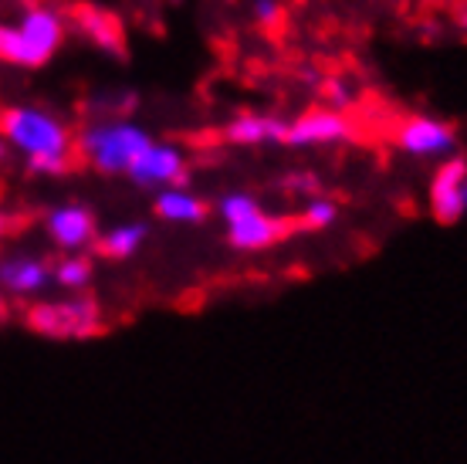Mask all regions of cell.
Listing matches in <instances>:
<instances>
[{"label":"cell","instance_id":"obj_1","mask_svg":"<svg viewBox=\"0 0 467 464\" xmlns=\"http://www.w3.org/2000/svg\"><path fill=\"white\" fill-rule=\"evenodd\" d=\"M0 132L35 174L58 176L68 170L71 132L58 116L35 109V105H14L0 116Z\"/></svg>","mask_w":467,"mask_h":464},{"label":"cell","instance_id":"obj_2","mask_svg":"<svg viewBox=\"0 0 467 464\" xmlns=\"http://www.w3.org/2000/svg\"><path fill=\"white\" fill-rule=\"evenodd\" d=\"M150 132L129 119H102L82 132L78 150L99 174H129V166L136 163L146 146H150Z\"/></svg>","mask_w":467,"mask_h":464},{"label":"cell","instance_id":"obj_3","mask_svg":"<svg viewBox=\"0 0 467 464\" xmlns=\"http://www.w3.org/2000/svg\"><path fill=\"white\" fill-rule=\"evenodd\" d=\"M27 325L47 339H92L102 332V315L92 299L37 302L27 312Z\"/></svg>","mask_w":467,"mask_h":464},{"label":"cell","instance_id":"obj_4","mask_svg":"<svg viewBox=\"0 0 467 464\" xmlns=\"http://www.w3.org/2000/svg\"><path fill=\"white\" fill-rule=\"evenodd\" d=\"M129 180L142 190H166L187 184V156L173 142H150L129 166Z\"/></svg>","mask_w":467,"mask_h":464},{"label":"cell","instance_id":"obj_5","mask_svg":"<svg viewBox=\"0 0 467 464\" xmlns=\"http://www.w3.org/2000/svg\"><path fill=\"white\" fill-rule=\"evenodd\" d=\"M464 176L467 160L464 156H447L431 176V210L441 224H457L467 214L464 204Z\"/></svg>","mask_w":467,"mask_h":464},{"label":"cell","instance_id":"obj_6","mask_svg":"<svg viewBox=\"0 0 467 464\" xmlns=\"http://www.w3.org/2000/svg\"><path fill=\"white\" fill-rule=\"evenodd\" d=\"M400 150L417 160H447L454 156V129L441 122V119H407L397 132Z\"/></svg>","mask_w":467,"mask_h":464},{"label":"cell","instance_id":"obj_7","mask_svg":"<svg viewBox=\"0 0 467 464\" xmlns=\"http://www.w3.org/2000/svg\"><path fill=\"white\" fill-rule=\"evenodd\" d=\"M47 237L58 244L61 251L78 255L82 248L95 241V217L88 214V207L78 204H65L47 214Z\"/></svg>","mask_w":467,"mask_h":464},{"label":"cell","instance_id":"obj_8","mask_svg":"<svg viewBox=\"0 0 467 464\" xmlns=\"http://www.w3.org/2000/svg\"><path fill=\"white\" fill-rule=\"evenodd\" d=\"M17 31L24 35V41L31 45L41 65H45L55 51L61 47L65 41V21H61L58 11H51V7H27L21 14V21H17Z\"/></svg>","mask_w":467,"mask_h":464},{"label":"cell","instance_id":"obj_9","mask_svg":"<svg viewBox=\"0 0 467 464\" xmlns=\"http://www.w3.org/2000/svg\"><path fill=\"white\" fill-rule=\"evenodd\" d=\"M51 268L41 261V258L31 255H14L0 261V289L17 295V299H27V295H41V291L51 285Z\"/></svg>","mask_w":467,"mask_h":464},{"label":"cell","instance_id":"obj_10","mask_svg":"<svg viewBox=\"0 0 467 464\" xmlns=\"http://www.w3.org/2000/svg\"><path fill=\"white\" fill-rule=\"evenodd\" d=\"M342 140H349V122L339 112H305L285 132V142L292 146H332Z\"/></svg>","mask_w":467,"mask_h":464},{"label":"cell","instance_id":"obj_11","mask_svg":"<svg viewBox=\"0 0 467 464\" xmlns=\"http://www.w3.org/2000/svg\"><path fill=\"white\" fill-rule=\"evenodd\" d=\"M285 234H288V224L265 214V210H257V214H251V217H244V221H237V224H227V241H231L237 251H261V248H271V244H278Z\"/></svg>","mask_w":467,"mask_h":464},{"label":"cell","instance_id":"obj_12","mask_svg":"<svg viewBox=\"0 0 467 464\" xmlns=\"http://www.w3.org/2000/svg\"><path fill=\"white\" fill-rule=\"evenodd\" d=\"M152 210L160 221L170 224H200L207 217V204L190 194L183 186H166V190H156V200H152Z\"/></svg>","mask_w":467,"mask_h":464},{"label":"cell","instance_id":"obj_13","mask_svg":"<svg viewBox=\"0 0 467 464\" xmlns=\"http://www.w3.org/2000/svg\"><path fill=\"white\" fill-rule=\"evenodd\" d=\"M75 24H78L82 37H88L99 51L122 55V47H126V41H122V24H119L112 14L99 11V7H88V11L82 7V11L75 14Z\"/></svg>","mask_w":467,"mask_h":464},{"label":"cell","instance_id":"obj_14","mask_svg":"<svg viewBox=\"0 0 467 464\" xmlns=\"http://www.w3.org/2000/svg\"><path fill=\"white\" fill-rule=\"evenodd\" d=\"M288 126L271 116H237L231 126L223 129V136L237 146H265V142H285Z\"/></svg>","mask_w":467,"mask_h":464},{"label":"cell","instance_id":"obj_15","mask_svg":"<svg viewBox=\"0 0 467 464\" xmlns=\"http://www.w3.org/2000/svg\"><path fill=\"white\" fill-rule=\"evenodd\" d=\"M142 241H146V224H119V227H112L109 234H102L99 248H102L106 258L122 261V258L136 255L142 248Z\"/></svg>","mask_w":467,"mask_h":464},{"label":"cell","instance_id":"obj_16","mask_svg":"<svg viewBox=\"0 0 467 464\" xmlns=\"http://www.w3.org/2000/svg\"><path fill=\"white\" fill-rule=\"evenodd\" d=\"M0 61L21 65V69H37L41 65V58L31 51V45L17 31V24H0Z\"/></svg>","mask_w":467,"mask_h":464},{"label":"cell","instance_id":"obj_17","mask_svg":"<svg viewBox=\"0 0 467 464\" xmlns=\"http://www.w3.org/2000/svg\"><path fill=\"white\" fill-rule=\"evenodd\" d=\"M92 275H95L92 261H88V258H82V255L61 258L58 265H55V271H51V279L58 281V285L65 291H82V289H88Z\"/></svg>","mask_w":467,"mask_h":464},{"label":"cell","instance_id":"obj_18","mask_svg":"<svg viewBox=\"0 0 467 464\" xmlns=\"http://www.w3.org/2000/svg\"><path fill=\"white\" fill-rule=\"evenodd\" d=\"M257 200L251 197V194H241V190H234V194H227V197H221V204H217V214H221L227 224H237L244 221V217H251V214H257Z\"/></svg>","mask_w":467,"mask_h":464},{"label":"cell","instance_id":"obj_19","mask_svg":"<svg viewBox=\"0 0 467 464\" xmlns=\"http://www.w3.org/2000/svg\"><path fill=\"white\" fill-rule=\"evenodd\" d=\"M336 217H339V207L332 204V200H308L305 204V214L302 221L308 224V227H316V231H322V227H332L336 224Z\"/></svg>","mask_w":467,"mask_h":464},{"label":"cell","instance_id":"obj_20","mask_svg":"<svg viewBox=\"0 0 467 464\" xmlns=\"http://www.w3.org/2000/svg\"><path fill=\"white\" fill-rule=\"evenodd\" d=\"M251 14H254V21L261 24V27H275V24L281 21V4L278 0H254Z\"/></svg>","mask_w":467,"mask_h":464},{"label":"cell","instance_id":"obj_21","mask_svg":"<svg viewBox=\"0 0 467 464\" xmlns=\"http://www.w3.org/2000/svg\"><path fill=\"white\" fill-rule=\"evenodd\" d=\"M11 227H14V217L7 214V210H0V237H7Z\"/></svg>","mask_w":467,"mask_h":464},{"label":"cell","instance_id":"obj_22","mask_svg":"<svg viewBox=\"0 0 467 464\" xmlns=\"http://www.w3.org/2000/svg\"><path fill=\"white\" fill-rule=\"evenodd\" d=\"M7 156H11V142L4 140V132H0V163H7Z\"/></svg>","mask_w":467,"mask_h":464},{"label":"cell","instance_id":"obj_23","mask_svg":"<svg viewBox=\"0 0 467 464\" xmlns=\"http://www.w3.org/2000/svg\"><path fill=\"white\" fill-rule=\"evenodd\" d=\"M7 319V305H4V299H0V322Z\"/></svg>","mask_w":467,"mask_h":464},{"label":"cell","instance_id":"obj_24","mask_svg":"<svg viewBox=\"0 0 467 464\" xmlns=\"http://www.w3.org/2000/svg\"><path fill=\"white\" fill-rule=\"evenodd\" d=\"M464 204H467V176H464Z\"/></svg>","mask_w":467,"mask_h":464}]
</instances>
